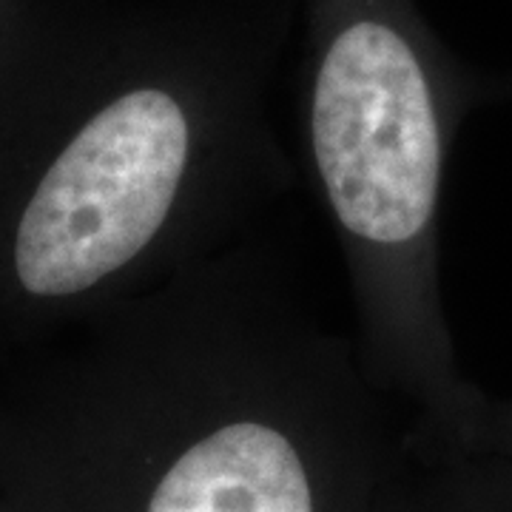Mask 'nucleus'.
Segmentation results:
<instances>
[{"mask_svg":"<svg viewBox=\"0 0 512 512\" xmlns=\"http://www.w3.org/2000/svg\"><path fill=\"white\" fill-rule=\"evenodd\" d=\"M0 384L3 512H379L402 410L248 239Z\"/></svg>","mask_w":512,"mask_h":512,"instance_id":"f257e3e1","label":"nucleus"},{"mask_svg":"<svg viewBox=\"0 0 512 512\" xmlns=\"http://www.w3.org/2000/svg\"><path fill=\"white\" fill-rule=\"evenodd\" d=\"M271 57L217 12L35 0L0 37V359L248 239L293 180Z\"/></svg>","mask_w":512,"mask_h":512,"instance_id":"f03ea898","label":"nucleus"},{"mask_svg":"<svg viewBox=\"0 0 512 512\" xmlns=\"http://www.w3.org/2000/svg\"><path fill=\"white\" fill-rule=\"evenodd\" d=\"M481 83L410 0H313L299 131L353 299V345L413 450H461L484 390L441 299V197Z\"/></svg>","mask_w":512,"mask_h":512,"instance_id":"7ed1b4c3","label":"nucleus"},{"mask_svg":"<svg viewBox=\"0 0 512 512\" xmlns=\"http://www.w3.org/2000/svg\"><path fill=\"white\" fill-rule=\"evenodd\" d=\"M379 512H512V458L410 447Z\"/></svg>","mask_w":512,"mask_h":512,"instance_id":"20e7f679","label":"nucleus"},{"mask_svg":"<svg viewBox=\"0 0 512 512\" xmlns=\"http://www.w3.org/2000/svg\"><path fill=\"white\" fill-rule=\"evenodd\" d=\"M461 450L512 458V396L510 399H493L490 393L484 396Z\"/></svg>","mask_w":512,"mask_h":512,"instance_id":"39448f33","label":"nucleus"},{"mask_svg":"<svg viewBox=\"0 0 512 512\" xmlns=\"http://www.w3.org/2000/svg\"><path fill=\"white\" fill-rule=\"evenodd\" d=\"M35 0H0V37L18 23Z\"/></svg>","mask_w":512,"mask_h":512,"instance_id":"423d86ee","label":"nucleus"}]
</instances>
